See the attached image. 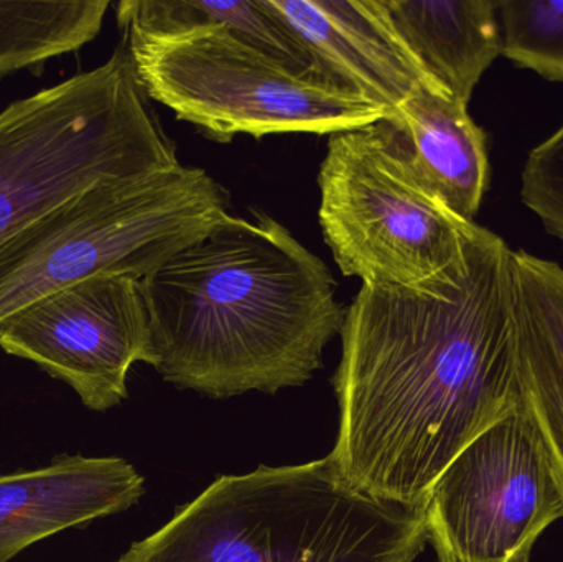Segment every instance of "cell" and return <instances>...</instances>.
Segmentation results:
<instances>
[{
	"label": "cell",
	"mask_w": 563,
	"mask_h": 562,
	"mask_svg": "<svg viewBox=\"0 0 563 562\" xmlns=\"http://www.w3.org/2000/svg\"><path fill=\"white\" fill-rule=\"evenodd\" d=\"M511 253L479 227L435 283L363 284L344 309L340 432L328 458L347 487L423 508L453 459L521 405Z\"/></svg>",
	"instance_id": "obj_1"
},
{
	"label": "cell",
	"mask_w": 563,
	"mask_h": 562,
	"mask_svg": "<svg viewBox=\"0 0 563 562\" xmlns=\"http://www.w3.org/2000/svg\"><path fill=\"white\" fill-rule=\"evenodd\" d=\"M154 366L210 398L305 385L340 335L327 264L269 214L230 213L142 279Z\"/></svg>",
	"instance_id": "obj_2"
},
{
	"label": "cell",
	"mask_w": 563,
	"mask_h": 562,
	"mask_svg": "<svg viewBox=\"0 0 563 562\" xmlns=\"http://www.w3.org/2000/svg\"><path fill=\"white\" fill-rule=\"evenodd\" d=\"M423 508L344 484L331 459L224 475L115 562H413Z\"/></svg>",
	"instance_id": "obj_3"
},
{
	"label": "cell",
	"mask_w": 563,
	"mask_h": 562,
	"mask_svg": "<svg viewBox=\"0 0 563 562\" xmlns=\"http://www.w3.org/2000/svg\"><path fill=\"white\" fill-rule=\"evenodd\" d=\"M178 164L122 38L102 65L0 111V244L102 181Z\"/></svg>",
	"instance_id": "obj_4"
},
{
	"label": "cell",
	"mask_w": 563,
	"mask_h": 562,
	"mask_svg": "<svg viewBox=\"0 0 563 562\" xmlns=\"http://www.w3.org/2000/svg\"><path fill=\"white\" fill-rule=\"evenodd\" d=\"M230 194L200 167L102 181L0 244V329L26 307L99 274L144 279L207 236Z\"/></svg>",
	"instance_id": "obj_5"
},
{
	"label": "cell",
	"mask_w": 563,
	"mask_h": 562,
	"mask_svg": "<svg viewBox=\"0 0 563 562\" xmlns=\"http://www.w3.org/2000/svg\"><path fill=\"white\" fill-rule=\"evenodd\" d=\"M318 185L324 243L343 276L363 284L430 286L462 263L479 230L430 190L387 118L331 134Z\"/></svg>",
	"instance_id": "obj_6"
},
{
	"label": "cell",
	"mask_w": 563,
	"mask_h": 562,
	"mask_svg": "<svg viewBox=\"0 0 563 562\" xmlns=\"http://www.w3.org/2000/svg\"><path fill=\"white\" fill-rule=\"evenodd\" d=\"M122 38L148 99L213 141L241 134L331 135L390 115L330 76L295 68L224 29Z\"/></svg>",
	"instance_id": "obj_7"
},
{
	"label": "cell",
	"mask_w": 563,
	"mask_h": 562,
	"mask_svg": "<svg viewBox=\"0 0 563 562\" xmlns=\"http://www.w3.org/2000/svg\"><path fill=\"white\" fill-rule=\"evenodd\" d=\"M423 515L439 562H531L563 518V495L522 399L453 459Z\"/></svg>",
	"instance_id": "obj_8"
},
{
	"label": "cell",
	"mask_w": 563,
	"mask_h": 562,
	"mask_svg": "<svg viewBox=\"0 0 563 562\" xmlns=\"http://www.w3.org/2000/svg\"><path fill=\"white\" fill-rule=\"evenodd\" d=\"M0 349L75 389L92 411L128 398L137 362L154 363L142 279L99 274L23 309L0 329Z\"/></svg>",
	"instance_id": "obj_9"
},
{
	"label": "cell",
	"mask_w": 563,
	"mask_h": 562,
	"mask_svg": "<svg viewBox=\"0 0 563 562\" xmlns=\"http://www.w3.org/2000/svg\"><path fill=\"white\" fill-rule=\"evenodd\" d=\"M313 68L393 114L417 88H440L400 42L380 0H267Z\"/></svg>",
	"instance_id": "obj_10"
},
{
	"label": "cell",
	"mask_w": 563,
	"mask_h": 562,
	"mask_svg": "<svg viewBox=\"0 0 563 562\" xmlns=\"http://www.w3.org/2000/svg\"><path fill=\"white\" fill-rule=\"evenodd\" d=\"M144 478L124 459L69 455L0 475V562L69 528L134 507Z\"/></svg>",
	"instance_id": "obj_11"
},
{
	"label": "cell",
	"mask_w": 563,
	"mask_h": 562,
	"mask_svg": "<svg viewBox=\"0 0 563 562\" xmlns=\"http://www.w3.org/2000/svg\"><path fill=\"white\" fill-rule=\"evenodd\" d=\"M516 375L563 495V269L528 251L511 253Z\"/></svg>",
	"instance_id": "obj_12"
},
{
	"label": "cell",
	"mask_w": 563,
	"mask_h": 562,
	"mask_svg": "<svg viewBox=\"0 0 563 562\" xmlns=\"http://www.w3.org/2000/svg\"><path fill=\"white\" fill-rule=\"evenodd\" d=\"M410 55L443 91L468 106L489 66L501 55L493 0H380Z\"/></svg>",
	"instance_id": "obj_13"
},
{
	"label": "cell",
	"mask_w": 563,
	"mask_h": 562,
	"mask_svg": "<svg viewBox=\"0 0 563 562\" xmlns=\"http://www.w3.org/2000/svg\"><path fill=\"white\" fill-rule=\"evenodd\" d=\"M430 190L463 220L475 221L489 185L485 131L468 106L432 86L417 88L393 114Z\"/></svg>",
	"instance_id": "obj_14"
},
{
	"label": "cell",
	"mask_w": 563,
	"mask_h": 562,
	"mask_svg": "<svg viewBox=\"0 0 563 562\" xmlns=\"http://www.w3.org/2000/svg\"><path fill=\"white\" fill-rule=\"evenodd\" d=\"M115 19L124 35L144 38H174L228 26L238 38L295 68L314 69L310 53L267 5V0H122L115 5Z\"/></svg>",
	"instance_id": "obj_15"
},
{
	"label": "cell",
	"mask_w": 563,
	"mask_h": 562,
	"mask_svg": "<svg viewBox=\"0 0 563 562\" xmlns=\"http://www.w3.org/2000/svg\"><path fill=\"white\" fill-rule=\"evenodd\" d=\"M109 0H0V81L43 71L49 59L78 52L101 32Z\"/></svg>",
	"instance_id": "obj_16"
},
{
	"label": "cell",
	"mask_w": 563,
	"mask_h": 562,
	"mask_svg": "<svg viewBox=\"0 0 563 562\" xmlns=\"http://www.w3.org/2000/svg\"><path fill=\"white\" fill-rule=\"evenodd\" d=\"M501 55L548 81L563 82V0L496 2Z\"/></svg>",
	"instance_id": "obj_17"
},
{
	"label": "cell",
	"mask_w": 563,
	"mask_h": 562,
	"mask_svg": "<svg viewBox=\"0 0 563 562\" xmlns=\"http://www.w3.org/2000/svg\"><path fill=\"white\" fill-rule=\"evenodd\" d=\"M521 200L563 246V122L526 158Z\"/></svg>",
	"instance_id": "obj_18"
}]
</instances>
